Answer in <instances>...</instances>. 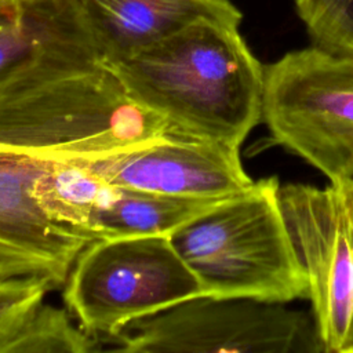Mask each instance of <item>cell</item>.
<instances>
[{"label": "cell", "mask_w": 353, "mask_h": 353, "mask_svg": "<svg viewBox=\"0 0 353 353\" xmlns=\"http://www.w3.org/2000/svg\"><path fill=\"white\" fill-rule=\"evenodd\" d=\"M106 66L168 132L240 149L262 121L265 66L236 26L200 19Z\"/></svg>", "instance_id": "obj_1"}, {"label": "cell", "mask_w": 353, "mask_h": 353, "mask_svg": "<svg viewBox=\"0 0 353 353\" xmlns=\"http://www.w3.org/2000/svg\"><path fill=\"white\" fill-rule=\"evenodd\" d=\"M167 132V121L134 102L98 59L41 62L0 84V153L40 161L88 160Z\"/></svg>", "instance_id": "obj_2"}, {"label": "cell", "mask_w": 353, "mask_h": 353, "mask_svg": "<svg viewBox=\"0 0 353 353\" xmlns=\"http://www.w3.org/2000/svg\"><path fill=\"white\" fill-rule=\"evenodd\" d=\"M203 294L288 303L307 280L280 201V181H254L168 234Z\"/></svg>", "instance_id": "obj_3"}, {"label": "cell", "mask_w": 353, "mask_h": 353, "mask_svg": "<svg viewBox=\"0 0 353 353\" xmlns=\"http://www.w3.org/2000/svg\"><path fill=\"white\" fill-rule=\"evenodd\" d=\"M262 121L273 142L353 189V58L316 46L265 65Z\"/></svg>", "instance_id": "obj_4"}, {"label": "cell", "mask_w": 353, "mask_h": 353, "mask_svg": "<svg viewBox=\"0 0 353 353\" xmlns=\"http://www.w3.org/2000/svg\"><path fill=\"white\" fill-rule=\"evenodd\" d=\"M63 287L70 314L101 341L134 320L203 294L168 234L88 243L76 256Z\"/></svg>", "instance_id": "obj_5"}, {"label": "cell", "mask_w": 353, "mask_h": 353, "mask_svg": "<svg viewBox=\"0 0 353 353\" xmlns=\"http://www.w3.org/2000/svg\"><path fill=\"white\" fill-rule=\"evenodd\" d=\"M287 303L196 295L124 325L121 352L323 353L312 313Z\"/></svg>", "instance_id": "obj_6"}, {"label": "cell", "mask_w": 353, "mask_h": 353, "mask_svg": "<svg viewBox=\"0 0 353 353\" xmlns=\"http://www.w3.org/2000/svg\"><path fill=\"white\" fill-rule=\"evenodd\" d=\"M323 353L353 352V190L280 185Z\"/></svg>", "instance_id": "obj_7"}, {"label": "cell", "mask_w": 353, "mask_h": 353, "mask_svg": "<svg viewBox=\"0 0 353 353\" xmlns=\"http://www.w3.org/2000/svg\"><path fill=\"white\" fill-rule=\"evenodd\" d=\"M76 161L117 188L199 200H226L254 183L240 149L175 132L131 150Z\"/></svg>", "instance_id": "obj_8"}, {"label": "cell", "mask_w": 353, "mask_h": 353, "mask_svg": "<svg viewBox=\"0 0 353 353\" xmlns=\"http://www.w3.org/2000/svg\"><path fill=\"white\" fill-rule=\"evenodd\" d=\"M47 163L0 153V279L39 276L61 285L88 244L48 218L33 197Z\"/></svg>", "instance_id": "obj_9"}, {"label": "cell", "mask_w": 353, "mask_h": 353, "mask_svg": "<svg viewBox=\"0 0 353 353\" xmlns=\"http://www.w3.org/2000/svg\"><path fill=\"white\" fill-rule=\"evenodd\" d=\"M102 63L112 65L200 19L239 28L230 0H74Z\"/></svg>", "instance_id": "obj_10"}, {"label": "cell", "mask_w": 353, "mask_h": 353, "mask_svg": "<svg viewBox=\"0 0 353 353\" xmlns=\"http://www.w3.org/2000/svg\"><path fill=\"white\" fill-rule=\"evenodd\" d=\"M59 59H99L74 0L0 6V84L33 65Z\"/></svg>", "instance_id": "obj_11"}, {"label": "cell", "mask_w": 353, "mask_h": 353, "mask_svg": "<svg viewBox=\"0 0 353 353\" xmlns=\"http://www.w3.org/2000/svg\"><path fill=\"white\" fill-rule=\"evenodd\" d=\"M221 201L113 186L95 216V240L170 234Z\"/></svg>", "instance_id": "obj_12"}, {"label": "cell", "mask_w": 353, "mask_h": 353, "mask_svg": "<svg viewBox=\"0 0 353 353\" xmlns=\"http://www.w3.org/2000/svg\"><path fill=\"white\" fill-rule=\"evenodd\" d=\"M112 189L76 160L48 161L34 179L32 194L48 218L91 243L95 216Z\"/></svg>", "instance_id": "obj_13"}, {"label": "cell", "mask_w": 353, "mask_h": 353, "mask_svg": "<svg viewBox=\"0 0 353 353\" xmlns=\"http://www.w3.org/2000/svg\"><path fill=\"white\" fill-rule=\"evenodd\" d=\"M70 312L36 303L0 332V353H90L101 350V339L73 324Z\"/></svg>", "instance_id": "obj_14"}, {"label": "cell", "mask_w": 353, "mask_h": 353, "mask_svg": "<svg viewBox=\"0 0 353 353\" xmlns=\"http://www.w3.org/2000/svg\"><path fill=\"white\" fill-rule=\"evenodd\" d=\"M312 46L353 58V0H294Z\"/></svg>", "instance_id": "obj_15"}, {"label": "cell", "mask_w": 353, "mask_h": 353, "mask_svg": "<svg viewBox=\"0 0 353 353\" xmlns=\"http://www.w3.org/2000/svg\"><path fill=\"white\" fill-rule=\"evenodd\" d=\"M54 284L39 276L0 279V332L25 309L44 301Z\"/></svg>", "instance_id": "obj_16"}, {"label": "cell", "mask_w": 353, "mask_h": 353, "mask_svg": "<svg viewBox=\"0 0 353 353\" xmlns=\"http://www.w3.org/2000/svg\"><path fill=\"white\" fill-rule=\"evenodd\" d=\"M34 0H0V6H12V4H22V3H29Z\"/></svg>", "instance_id": "obj_17"}, {"label": "cell", "mask_w": 353, "mask_h": 353, "mask_svg": "<svg viewBox=\"0 0 353 353\" xmlns=\"http://www.w3.org/2000/svg\"><path fill=\"white\" fill-rule=\"evenodd\" d=\"M352 190H353V189H352Z\"/></svg>", "instance_id": "obj_18"}]
</instances>
